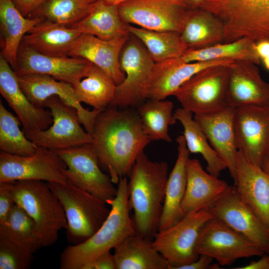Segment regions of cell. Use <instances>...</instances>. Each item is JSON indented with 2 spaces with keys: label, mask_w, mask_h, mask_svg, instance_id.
Segmentation results:
<instances>
[{
  "label": "cell",
  "mask_w": 269,
  "mask_h": 269,
  "mask_svg": "<svg viewBox=\"0 0 269 269\" xmlns=\"http://www.w3.org/2000/svg\"><path fill=\"white\" fill-rule=\"evenodd\" d=\"M91 144L101 168L114 184L128 176L137 158L150 140L137 110L108 107L98 115Z\"/></svg>",
  "instance_id": "cell-1"
},
{
  "label": "cell",
  "mask_w": 269,
  "mask_h": 269,
  "mask_svg": "<svg viewBox=\"0 0 269 269\" xmlns=\"http://www.w3.org/2000/svg\"><path fill=\"white\" fill-rule=\"evenodd\" d=\"M165 161H153L143 152L129 174V204L136 234L150 238L158 230L168 178Z\"/></svg>",
  "instance_id": "cell-2"
},
{
  "label": "cell",
  "mask_w": 269,
  "mask_h": 269,
  "mask_svg": "<svg viewBox=\"0 0 269 269\" xmlns=\"http://www.w3.org/2000/svg\"><path fill=\"white\" fill-rule=\"evenodd\" d=\"M116 197L107 201L110 213L98 230L86 241L69 245L60 256L61 269H85L101 254L111 251L127 237L136 234L130 217L128 180L121 178Z\"/></svg>",
  "instance_id": "cell-3"
},
{
  "label": "cell",
  "mask_w": 269,
  "mask_h": 269,
  "mask_svg": "<svg viewBox=\"0 0 269 269\" xmlns=\"http://www.w3.org/2000/svg\"><path fill=\"white\" fill-rule=\"evenodd\" d=\"M199 8L222 22V43L242 38L256 43L269 40V0H203Z\"/></svg>",
  "instance_id": "cell-4"
},
{
  "label": "cell",
  "mask_w": 269,
  "mask_h": 269,
  "mask_svg": "<svg viewBox=\"0 0 269 269\" xmlns=\"http://www.w3.org/2000/svg\"><path fill=\"white\" fill-rule=\"evenodd\" d=\"M16 204L31 217L36 226L42 247L55 244L67 221L63 208L47 182L41 180L12 182Z\"/></svg>",
  "instance_id": "cell-5"
},
{
  "label": "cell",
  "mask_w": 269,
  "mask_h": 269,
  "mask_svg": "<svg viewBox=\"0 0 269 269\" xmlns=\"http://www.w3.org/2000/svg\"><path fill=\"white\" fill-rule=\"evenodd\" d=\"M60 201L67 221L66 235L71 245L82 243L91 237L107 219L110 208L103 200L72 184L47 182Z\"/></svg>",
  "instance_id": "cell-6"
},
{
  "label": "cell",
  "mask_w": 269,
  "mask_h": 269,
  "mask_svg": "<svg viewBox=\"0 0 269 269\" xmlns=\"http://www.w3.org/2000/svg\"><path fill=\"white\" fill-rule=\"evenodd\" d=\"M155 64L142 42L130 34L120 55V64L125 78L116 86L114 99L109 107H137L145 101Z\"/></svg>",
  "instance_id": "cell-7"
},
{
  "label": "cell",
  "mask_w": 269,
  "mask_h": 269,
  "mask_svg": "<svg viewBox=\"0 0 269 269\" xmlns=\"http://www.w3.org/2000/svg\"><path fill=\"white\" fill-rule=\"evenodd\" d=\"M229 66H214L201 70L184 83L173 96L182 108L194 115L211 114L224 109L228 106Z\"/></svg>",
  "instance_id": "cell-8"
},
{
  "label": "cell",
  "mask_w": 269,
  "mask_h": 269,
  "mask_svg": "<svg viewBox=\"0 0 269 269\" xmlns=\"http://www.w3.org/2000/svg\"><path fill=\"white\" fill-rule=\"evenodd\" d=\"M213 218L208 208L192 212L170 227L155 234L153 246L166 260L170 269H179L199 258L195 247L200 231Z\"/></svg>",
  "instance_id": "cell-9"
},
{
  "label": "cell",
  "mask_w": 269,
  "mask_h": 269,
  "mask_svg": "<svg viewBox=\"0 0 269 269\" xmlns=\"http://www.w3.org/2000/svg\"><path fill=\"white\" fill-rule=\"evenodd\" d=\"M65 162L63 173L74 186L106 203L116 196L117 188L101 169L91 143L55 151Z\"/></svg>",
  "instance_id": "cell-10"
},
{
  "label": "cell",
  "mask_w": 269,
  "mask_h": 269,
  "mask_svg": "<svg viewBox=\"0 0 269 269\" xmlns=\"http://www.w3.org/2000/svg\"><path fill=\"white\" fill-rule=\"evenodd\" d=\"M43 107L51 112V125L44 130L24 133L36 145L56 151L92 143L91 134L81 127L74 108L55 96L48 98Z\"/></svg>",
  "instance_id": "cell-11"
},
{
  "label": "cell",
  "mask_w": 269,
  "mask_h": 269,
  "mask_svg": "<svg viewBox=\"0 0 269 269\" xmlns=\"http://www.w3.org/2000/svg\"><path fill=\"white\" fill-rule=\"evenodd\" d=\"M195 252L199 255L211 257L222 266L265 254L257 245L216 218L207 221L201 229Z\"/></svg>",
  "instance_id": "cell-12"
},
{
  "label": "cell",
  "mask_w": 269,
  "mask_h": 269,
  "mask_svg": "<svg viewBox=\"0 0 269 269\" xmlns=\"http://www.w3.org/2000/svg\"><path fill=\"white\" fill-rule=\"evenodd\" d=\"M66 167L55 151L42 146H37L29 156L0 152V182L35 180L65 183L68 181L63 173Z\"/></svg>",
  "instance_id": "cell-13"
},
{
  "label": "cell",
  "mask_w": 269,
  "mask_h": 269,
  "mask_svg": "<svg viewBox=\"0 0 269 269\" xmlns=\"http://www.w3.org/2000/svg\"><path fill=\"white\" fill-rule=\"evenodd\" d=\"M118 6L122 20L128 24L179 32L189 9L183 0H128Z\"/></svg>",
  "instance_id": "cell-14"
},
{
  "label": "cell",
  "mask_w": 269,
  "mask_h": 269,
  "mask_svg": "<svg viewBox=\"0 0 269 269\" xmlns=\"http://www.w3.org/2000/svg\"><path fill=\"white\" fill-rule=\"evenodd\" d=\"M234 123L239 150L262 167L269 156V104L235 108Z\"/></svg>",
  "instance_id": "cell-15"
},
{
  "label": "cell",
  "mask_w": 269,
  "mask_h": 269,
  "mask_svg": "<svg viewBox=\"0 0 269 269\" xmlns=\"http://www.w3.org/2000/svg\"><path fill=\"white\" fill-rule=\"evenodd\" d=\"M216 218L260 247L269 249V230L241 199L234 186L228 190L208 208Z\"/></svg>",
  "instance_id": "cell-16"
},
{
  "label": "cell",
  "mask_w": 269,
  "mask_h": 269,
  "mask_svg": "<svg viewBox=\"0 0 269 269\" xmlns=\"http://www.w3.org/2000/svg\"><path fill=\"white\" fill-rule=\"evenodd\" d=\"M93 64L80 57L44 55L21 43L14 71L17 76L44 74L73 85L87 75Z\"/></svg>",
  "instance_id": "cell-17"
},
{
  "label": "cell",
  "mask_w": 269,
  "mask_h": 269,
  "mask_svg": "<svg viewBox=\"0 0 269 269\" xmlns=\"http://www.w3.org/2000/svg\"><path fill=\"white\" fill-rule=\"evenodd\" d=\"M18 77L20 86L30 101L43 107L45 101L57 96L65 103L76 110L79 121L86 131L91 134L96 119L103 110L90 111L83 108L77 100L71 84L44 74H29Z\"/></svg>",
  "instance_id": "cell-18"
},
{
  "label": "cell",
  "mask_w": 269,
  "mask_h": 269,
  "mask_svg": "<svg viewBox=\"0 0 269 269\" xmlns=\"http://www.w3.org/2000/svg\"><path fill=\"white\" fill-rule=\"evenodd\" d=\"M0 93L17 115L24 133L46 130L52 124L50 111L30 101L22 91L15 71L1 55Z\"/></svg>",
  "instance_id": "cell-19"
},
{
  "label": "cell",
  "mask_w": 269,
  "mask_h": 269,
  "mask_svg": "<svg viewBox=\"0 0 269 269\" xmlns=\"http://www.w3.org/2000/svg\"><path fill=\"white\" fill-rule=\"evenodd\" d=\"M235 108L227 106L218 112L195 115L194 119L204 132L210 145L225 164L235 181L239 150L234 123Z\"/></svg>",
  "instance_id": "cell-20"
},
{
  "label": "cell",
  "mask_w": 269,
  "mask_h": 269,
  "mask_svg": "<svg viewBox=\"0 0 269 269\" xmlns=\"http://www.w3.org/2000/svg\"><path fill=\"white\" fill-rule=\"evenodd\" d=\"M234 61L223 59L186 62L179 57L155 62L146 99L165 100L201 70L214 66H229Z\"/></svg>",
  "instance_id": "cell-21"
},
{
  "label": "cell",
  "mask_w": 269,
  "mask_h": 269,
  "mask_svg": "<svg viewBox=\"0 0 269 269\" xmlns=\"http://www.w3.org/2000/svg\"><path fill=\"white\" fill-rule=\"evenodd\" d=\"M227 98L235 108L269 104V83L262 78L258 65L240 60L229 66Z\"/></svg>",
  "instance_id": "cell-22"
},
{
  "label": "cell",
  "mask_w": 269,
  "mask_h": 269,
  "mask_svg": "<svg viewBox=\"0 0 269 269\" xmlns=\"http://www.w3.org/2000/svg\"><path fill=\"white\" fill-rule=\"evenodd\" d=\"M235 187L242 201L269 230V174L238 150Z\"/></svg>",
  "instance_id": "cell-23"
},
{
  "label": "cell",
  "mask_w": 269,
  "mask_h": 269,
  "mask_svg": "<svg viewBox=\"0 0 269 269\" xmlns=\"http://www.w3.org/2000/svg\"><path fill=\"white\" fill-rule=\"evenodd\" d=\"M130 35L104 40L91 34L81 33L69 56L89 61L103 71L118 85L125 78L120 64V55Z\"/></svg>",
  "instance_id": "cell-24"
},
{
  "label": "cell",
  "mask_w": 269,
  "mask_h": 269,
  "mask_svg": "<svg viewBox=\"0 0 269 269\" xmlns=\"http://www.w3.org/2000/svg\"><path fill=\"white\" fill-rule=\"evenodd\" d=\"M229 187L226 182L205 171L199 160L189 157L186 190L182 202L184 214L208 208Z\"/></svg>",
  "instance_id": "cell-25"
},
{
  "label": "cell",
  "mask_w": 269,
  "mask_h": 269,
  "mask_svg": "<svg viewBox=\"0 0 269 269\" xmlns=\"http://www.w3.org/2000/svg\"><path fill=\"white\" fill-rule=\"evenodd\" d=\"M176 142L177 157L168 176L158 231L170 227L185 215L182 202L186 190V164L190 152L183 134L177 137Z\"/></svg>",
  "instance_id": "cell-26"
},
{
  "label": "cell",
  "mask_w": 269,
  "mask_h": 269,
  "mask_svg": "<svg viewBox=\"0 0 269 269\" xmlns=\"http://www.w3.org/2000/svg\"><path fill=\"white\" fill-rule=\"evenodd\" d=\"M81 34L75 29L42 19L23 36L21 43L44 55L66 57Z\"/></svg>",
  "instance_id": "cell-27"
},
{
  "label": "cell",
  "mask_w": 269,
  "mask_h": 269,
  "mask_svg": "<svg viewBox=\"0 0 269 269\" xmlns=\"http://www.w3.org/2000/svg\"><path fill=\"white\" fill-rule=\"evenodd\" d=\"M42 20L23 16L11 0H0V54L14 70L23 36Z\"/></svg>",
  "instance_id": "cell-28"
},
{
  "label": "cell",
  "mask_w": 269,
  "mask_h": 269,
  "mask_svg": "<svg viewBox=\"0 0 269 269\" xmlns=\"http://www.w3.org/2000/svg\"><path fill=\"white\" fill-rule=\"evenodd\" d=\"M114 249L116 269H170L152 241L137 234L127 237Z\"/></svg>",
  "instance_id": "cell-29"
},
{
  "label": "cell",
  "mask_w": 269,
  "mask_h": 269,
  "mask_svg": "<svg viewBox=\"0 0 269 269\" xmlns=\"http://www.w3.org/2000/svg\"><path fill=\"white\" fill-rule=\"evenodd\" d=\"M180 34L187 49H199L222 43L224 29L211 12L201 8H189Z\"/></svg>",
  "instance_id": "cell-30"
},
{
  "label": "cell",
  "mask_w": 269,
  "mask_h": 269,
  "mask_svg": "<svg viewBox=\"0 0 269 269\" xmlns=\"http://www.w3.org/2000/svg\"><path fill=\"white\" fill-rule=\"evenodd\" d=\"M128 24L121 19L117 5L99 0L84 18L69 26L80 33L94 35L104 40L128 36Z\"/></svg>",
  "instance_id": "cell-31"
},
{
  "label": "cell",
  "mask_w": 269,
  "mask_h": 269,
  "mask_svg": "<svg viewBox=\"0 0 269 269\" xmlns=\"http://www.w3.org/2000/svg\"><path fill=\"white\" fill-rule=\"evenodd\" d=\"M174 116L183 128V135L189 152L201 154L206 162L207 172L219 177L227 167L210 145L199 125L193 118L192 113L181 107L175 110Z\"/></svg>",
  "instance_id": "cell-32"
},
{
  "label": "cell",
  "mask_w": 269,
  "mask_h": 269,
  "mask_svg": "<svg viewBox=\"0 0 269 269\" xmlns=\"http://www.w3.org/2000/svg\"><path fill=\"white\" fill-rule=\"evenodd\" d=\"M72 85L77 100L96 110H103L110 106L117 86L110 77L94 64L84 78Z\"/></svg>",
  "instance_id": "cell-33"
},
{
  "label": "cell",
  "mask_w": 269,
  "mask_h": 269,
  "mask_svg": "<svg viewBox=\"0 0 269 269\" xmlns=\"http://www.w3.org/2000/svg\"><path fill=\"white\" fill-rule=\"evenodd\" d=\"M256 42L242 38L231 42L220 43L199 49H187L180 58L186 62L228 59L249 61L257 65L261 59L256 48Z\"/></svg>",
  "instance_id": "cell-34"
},
{
  "label": "cell",
  "mask_w": 269,
  "mask_h": 269,
  "mask_svg": "<svg viewBox=\"0 0 269 269\" xmlns=\"http://www.w3.org/2000/svg\"><path fill=\"white\" fill-rule=\"evenodd\" d=\"M173 107L170 101L152 99H146L136 107L144 132L150 141H171L168 127L177 121Z\"/></svg>",
  "instance_id": "cell-35"
},
{
  "label": "cell",
  "mask_w": 269,
  "mask_h": 269,
  "mask_svg": "<svg viewBox=\"0 0 269 269\" xmlns=\"http://www.w3.org/2000/svg\"><path fill=\"white\" fill-rule=\"evenodd\" d=\"M128 28L130 34L142 42L155 62L179 58L187 49L179 32L149 30L130 24Z\"/></svg>",
  "instance_id": "cell-36"
},
{
  "label": "cell",
  "mask_w": 269,
  "mask_h": 269,
  "mask_svg": "<svg viewBox=\"0 0 269 269\" xmlns=\"http://www.w3.org/2000/svg\"><path fill=\"white\" fill-rule=\"evenodd\" d=\"M0 235L33 254L42 247L35 222L16 204L4 221L0 224Z\"/></svg>",
  "instance_id": "cell-37"
},
{
  "label": "cell",
  "mask_w": 269,
  "mask_h": 269,
  "mask_svg": "<svg viewBox=\"0 0 269 269\" xmlns=\"http://www.w3.org/2000/svg\"><path fill=\"white\" fill-rule=\"evenodd\" d=\"M0 100V151L19 156H29L37 145L29 139L19 128V122Z\"/></svg>",
  "instance_id": "cell-38"
},
{
  "label": "cell",
  "mask_w": 269,
  "mask_h": 269,
  "mask_svg": "<svg viewBox=\"0 0 269 269\" xmlns=\"http://www.w3.org/2000/svg\"><path fill=\"white\" fill-rule=\"evenodd\" d=\"M95 3L88 4L81 0H47L29 17H36L69 27L87 16Z\"/></svg>",
  "instance_id": "cell-39"
},
{
  "label": "cell",
  "mask_w": 269,
  "mask_h": 269,
  "mask_svg": "<svg viewBox=\"0 0 269 269\" xmlns=\"http://www.w3.org/2000/svg\"><path fill=\"white\" fill-rule=\"evenodd\" d=\"M33 260V253L0 235V269H26Z\"/></svg>",
  "instance_id": "cell-40"
},
{
  "label": "cell",
  "mask_w": 269,
  "mask_h": 269,
  "mask_svg": "<svg viewBox=\"0 0 269 269\" xmlns=\"http://www.w3.org/2000/svg\"><path fill=\"white\" fill-rule=\"evenodd\" d=\"M15 204L12 191V182H0V224L4 221Z\"/></svg>",
  "instance_id": "cell-41"
},
{
  "label": "cell",
  "mask_w": 269,
  "mask_h": 269,
  "mask_svg": "<svg viewBox=\"0 0 269 269\" xmlns=\"http://www.w3.org/2000/svg\"><path fill=\"white\" fill-rule=\"evenodd\" d=\"M85 269H116L114 255L110 251L106 252L98 256Z\"/></svg>",
  "instance_id": "cell-42"
},
{
  "label": "cell",
  "mask_w": 269,
  "mask_h": 269,
  "mask_svg": "<svg viewBox=\"0 0 269 269\" xmlns=\"http://www.w3.org/2000/svg\"><path fill=\"white\" fill-rule=\"evenodd\" d=\"M47 0H11L17 9L24 16L29 17Z\"/></svg>",
  "instance_id": "cell-43"
},
{
  "label": "cell",
  "mask_w": 269,
  "mask_h": 269,
  "mask_svg": "<svg viewBox=\"0 0 269 269\" xmlns=\"http://www.w3.org/2000/svg\"><path fill=\"white\" fill-rule=\"evenodd\" d=\"M213 259L207 255H199V258L191 263L183 266L179 269H216L218 266L216 265H211Z\"/></svg>",
  "instance_id": "cell-44"
},
{
  "label": "cell",
  "mask_w": 269,
  "mask_h": 269,
  "mask_svg": "<svg viewBox=\"0 0 269 269\" xmlns=\"http://www.w3.org/2000/svg\"><path fill=\"white\" fill-rule=\"evenodd\" d=\"M257 53L266 68L269 70V40L260 41L256 43Z\"/></svg>",
  "instance_id": "cell-45"
},
{
  "label": "cell",
  "mask_w": 269,
  "mask_h": 269,
  "mask_svg": "<svg viewBox=\"0 0 269 269\" xmlns=\"http://www.w3.org/2000/svg\"><path fill=\"white\" fill-rule=\"evenodd\" d=\"M236 269H269V260L268 256H264L258 261L251 262L249 264L236 268Z\"/></svg>",
  "instance_id": "cell-46"
},
{
  "label": "cell",
  "mask_w": 269,
  "mask_h": 269,
  "mask_svg": "<svg viewBox=\"0 0 269 269\" xmlns=\"http://www.w3.org/2000/svg\"><path fill=\"white\" fill-rule=\"evenodd\" d=\"M188 8H199L203 0H183Z\"/></svg>",
  "instance_id": "cell-47"
},
{
  "label": "cell",
  "mask_w": 269,
  "mask_h": 269,
  "mask_svg": "<svg viewBox=\"0 0 269 269\" xmlns=\"http://www.w3.org/2000/svg\"><path fill=\"white\" fill-rule=\"evenodd\" d=\"M103 0L105 1L106 2L108 3L109 4L118 5L120 3L125 1H127L128 0Z\"/></svg>",
  "instance_id": "cell-48"
},
{
  "label": "cell",
  "mask_w": 269,
  "mask_h": 269,
  "mask_svg": "<svg viewBox=\"0 0 269 269\" xmlns=\"http://www.w3.org/2000/svg\"><path fill=\"white\" fill-rule=\"evenodd\" d=\"M262 168L265 172L269 174V156L262 165Z\"/></svg>",
  "instance_id": "cell-49"
},
{
  "label": "cell",
  "mask_w": 269,
  "mask_h": 269,
  "mask_svg": "<svg viewBox=\"0 0 269 269\" xmlns=\"http://www.w3.org/2000/svg\"><path fill=\"white\" fill-rule=\"evenodd\" d=\"M81 0L88 4H92L96 2L99 0Z\"/></svg>",
  "instance_id": "cell-50"
},
{
  "label": "cell",
  "mask_w": 269,
  "mask_h": 269,
  "mask_svg": "<svg viewBox=\"0 0 269 269\" xmlns=\"http://www.w3.org/2000/svg\"><path fill=\"white\" fill-rule=\"evenodd\" d=\"M267 256H268V259H269V249L268 253L267 254Z\"/></svg>",
  "instance_id": "cell-51"
}]
</instances>
